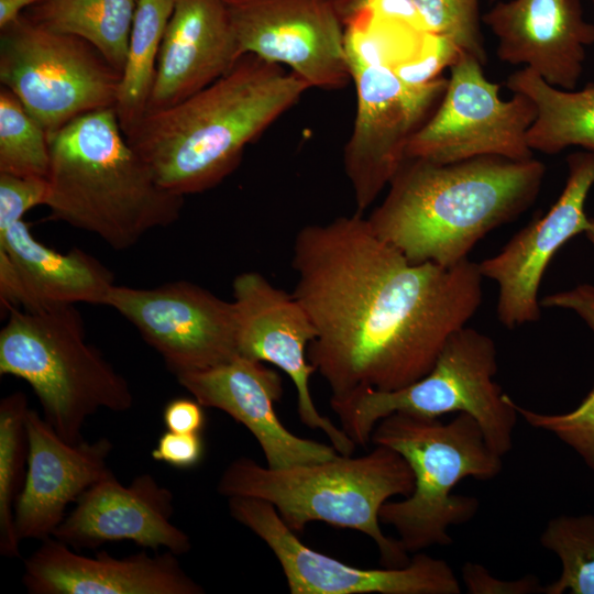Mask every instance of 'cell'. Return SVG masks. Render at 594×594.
Returning <instances> with one entry per match:
<instances>
[{"label": "cell", "instance_id": "cell-36", "mask_svg": "<svg viewBox=\"0 0 594 594\" xmlns=\"http://www.w3.org/2000/svg\"><path fill=\"white\" fill-rule=\"evenodd\" d=\"M204 450L200 433H180L167 430L158 438L151 455L155 461L187 470L200 463Z\"/></svg>", "mask_w": 594, "mask_h": 594}, {"label": "cell", "instance_id": "cell-34", "mask_svg": "<svg viewBox=\"0 0 594 594\" xmlns=\"http://www.w3.org/2000/svg\"><path fill=\"white\" fill-rule=\"evenodd\" d=\"M343 26L366 16L397 19L426 31L414 0H333Z\"/></svg>", "mask_w": 594, "mask_h": 594}, {"label": "cell", "instance_id": "cell-4", "mask_svg": "<svg viewBox=\"0 0 594 594\" xmlns=\"http://www.w3.org/2000/svg\"><path fill=\"white\" fill-rule=\"evenodd\" d=\"M50 219L114 250L173 224L184 197L163 188L128 142L114 108L85 113L48 135Z\"/></svg>", "mask_w": 594, "mask_h": 594}, {"label": "cell", "instance_id": "cell-33", "mask_svg": "<svg viewBox=\"0 0 594 594\" xmlns=\"http://www.w3.org/2000/svg\"><path fill=\"white\" fill-rule=\"evenodd\" d=\"M48 183L45 177L15 176L0 173V230L32 208L46 204Z\"/></svg>", "mask_w": 594, "mask_h": 594}, {"label": "cell", "instance_id": "cell-8", "mask_svg": "<svg viewBox=\"0 0 594 594\" xmlns=\"http://www.w3.org/2000/svg\"><path fill=\"white\" fill-rule=\"evenodd\" d=\"M496 354L488 336L465 326L449 337L433 367L418 381L394 391L362 389L330 399V406L356 446L370 443L376 424L393 413L427 418L466 413L477 420L488 446L504 457L513 448L518 413L494 381Z\"/></svg>", "mask_w": 594, "mask_h": 594}, {"label": "cell", "instance_id": "cell-2", "mask_svg": "<svg viewBox=\"0 0 594 594\" xmlns=\"http://www.w3.org/2000/svg\"><path fill=\"white\" fill-rule=\"evenodd\" d=\"M309 89L283 66L245 54L201 90L146 112L125 136L163 188L199 194L232 174L245 148Z\"/></svg>", "mask_w": 594, "mask_h": 594}, {"label": "cell", "instance_id": "cell-13", "mask_svg": "<svg viewBox=\"0 0 594 594\" xmlns=\"http://www.w3.org/2000/svg\"><path fill=\"white\" fill-rule=\"evenodd\" d=\"M106 306L129 320L176 376L239 355L233 302L191 282L152 288L114 285Z\"/></svg>", "mask_w": 594, "mask_h": 594}, {"label": "cell", "instance_id": "cell-22", "mask_svg": "<svg viewBox=\"0 0 594 594\" xmlns=\"http://www.w3.org/2000/svg\"><path fill=\"white\" fill-rule=\"evenodd\" d=\"M242 56L227 0H174L146 112L201 90Z\"/></svg>", "mask_w": 594, "mask_h": 594}, {"label": "cell", "instance_id": "cell-35", "mask_svg": "<svg viewBox=\"0 0 594 594\" xmlns=\"http://www.w3.org/2000/svg\"><path fill=\"white\" fill-rule=\"evenodd\" d=\"M461 574L471 594H529L544 591V586L534 575L513 581L498 580L479 563H464Z\"/></svg>", "mask_w": 594, "mask_h": 594}, {"label": "cell", "instance_id": "cell-19", "mask_svg": "<svg viewBox=\"0 0 594 594\" xmlns=\"http://www.w3.org/2000/svg\"><path fill=\"white\" fill-rule=\"evenodd\" d=\"M204 407L224 411L257 441L274 469L319 462L338 454L332 447L300 438L278 419L274 404L283 395L280 376L263 362L241 355L217 366L176 376Z\"/></svg>", "mask_w": 594, "mask_h": 594}, {"label": "cell", "instance_id": "cell-30", "mask_svg": "<svg viewBox=\"0 0 594 594\" xmlns=\"http://www.w3.org/2000/svg\"><path fill=\"white\" fill-rule=\"evenodd\" d=\"M426 30L452 40L457 46L487 62L484 38L480 28V0H414Z\"/></svg>", "mask_w": 594, "mask_h": 594}, {"label": "cell", "instance_id": "cell-23", "mask_svg": "<svg viewBox=\"0 0 594 594\" xmlns=\"http://www.w3.org/2000/svg\"><path fill=\"white\" fill-rule=\"evenodd\" d=\"M0 251L18 270L31 299V310L86 302L106 306L113 275L79 249L56 252L37 241L22 220L0 230Z\"/></svg>", "mask_w": 594, "mask_h": 594}, {"label": "cell", "instance_id": "cell-39", "mask_svg": "<svg viewBox=\"0 0 594 594\" xmlns=\"http://www.w3.org/2000/svg\"><path fill=\"white\" fill-rule=\"evenodd\" d=\"M46 0H0V29L22 15L24 11Z\"/></svg>", "mask_w": 594, "mask_h": 594}, {"label": "cell", "instance_id": "cell-6", "mask_svg": "<svg viewBox=\"0 0 594 594\" xmlns=\"http://www.w3.org/2000/svg\"><path fill=\"white\" fill-rule=\"evenodd\" d=\"M371 442L397 451L415 477L405 499L386 502L380 510L381 522L395 528L407 552L450 546L448 528L471 520L479 509L475 497L453 495V488L463 479L491 480L503 470V457L466 413L449 422L393 413L376 424Z\"/></svg>", "mask_w": 594, "mask_h": 594}, {"label": "cell", "instance_id": "cell-12", "mask_svg": "<svg viewBox=\"0 0 594 594\" xmlns=\"http://www.w3.org/2000/svg\"><path fill=\"white\" fill-rule=\"evenodd\" d=\"M232 518L254 532L280 564L292 594H460L452 568L442 559L416 552L400 568L352 566L305 543L262 499L230 497Z\"/></svg>", "mask_w": 594, "mask_h": 594}, {"label": "cell", "instance_id": "cell-16", "mask_svg": "<svg viewBox=\"0 0 594 594\" xmlns=\"http://www.w3.org/2000/svg\"><path fill=\"white\" fill-rule=\"evenodd\" d=\"M566 163L565 186L549 211L516 233L498 254L479 263L482 276L498 285L497 316L508 329L539 319L538 292L548 264L592 224L584 206L594 185V152H575Z\"/></svg>", "mask_w": 594, "mask_h": 594}, {"label": "cell", "instance_id": "cell-27", "mask_svg": "<svg viewBox=\"0 0 594 594\" xmlns=\"http://www.w3.org/2000/svg\"><path fill=\"white\" fill-rule=\"evenodd\" d=\"M29 409L22 392L11 393L0 402V553L7 558L20 557L21 540L15 530L14 507L28 463Z\"/></svg>", "mask_w": 594, "mask_h": 594}, {"label": "cell", "instance_id": "cell-29", "mask_svg": "<svg viewBox=\"0 0 594 594\" xmlns=\"http://www.w3.org/2000/svg\"><path fill=\"white\" fill-rule=\"evenodd\" d=\"M48 133L7 88H0V173L47 177Z\"/></svg>", "mask_w": 594, "mask_h": 594}, {"label": "cell", "instance_id": "cell-1", "mask_svg": "<svg viewBox=\"0 0 594 594\" xmlns=\"http://www.w3.org/2000/svg\"><path fill=\"white\" fill-rule=\"evenodd\" d=\"M292 266L316 329L308 360L330 399L424 377L483 297L479 263H410L356 211L299 229Z\"/></svg>", "mask_w": 594, "mask_h": 594}, {"label": "cell", "instance_id": "cell-32", "mask_svg": "<svg viewBox=\"0 0 594 594\" xmlns=\"http://www.w3.org/2000/svg\"><path fill=\"white\" fill-rule=\"evenodd\" d=\"M463 51L447 36L426 32L419 51L408 61L394 66L395 73L410 85H426L459 58Z\"/></svg>", "mask_w": 594, "mask_h": 594}, {"label": "cell", "instance_id": "cell-40", "mask_svg": "<svg viewBox=\"0 0 594 594\" xmlns=\"http://www.w3.org/2000/svg\"><path fill=\"white\" fill-rule=\"evenodd\" d=\"M594 1V0H593Z\"/></svg>", "mask_w": 594, "mask_h": 594}, {"label": "cell", "instance_id": "cell-24", "mask_svg": "<svg viewBox=\"0 0 594 594\" xmlns=\"http://www.w3.org/2000/svg\"><path fill=\"white\" fill-rule=\"evenodd\" d=\"M506 86L527 96L536 107V119L527 132L532 151L549 155L569 146L594 152V85L580 91L563 90L522 68L508 76Z\"/></svg>", "mask_w": 594, "mask_h": 594}, {"label": "cell", "instance_id": "cell-10", "mask_svg": "<svg viewBox=\"0 0 594 594\" xmlns=\"http://www.w3.org/2000/svg\"><path fill=\"white\" fill-rule=\"evenodd\" d=\"M483 64L462 52L450 66L446 91L424 125L413 135L406 157L453 163L497 155L514 161L532 158L527 132L536 107L525 95L499 98L501 86L490 81Z\"/></svg>", "mask_w": 594, "mask_h": 594}, {"label": "cell", "instance_id": "cell-25", "mask_svg": "<svg viewBox=\"0 0 594 594\" xmlns=\"http://www.w3.org/2000/svg\"><path fill=\"white\" fill-rule=\"evenodd\" d=\"M138 0H46L22 14L54 32L80 37L122 73Z\"/></svg>", "mask_w": 594, "mask_h": 594}, {"label": "cell", "instance_id": "cell-7", "mask_svg": "<svg viewBox=\"0 0 594 594\" xmlns=\"http://www.w3.org/2000/svg\"><path fill=\"white\" fill-rule=\"evenodd\" d=\"M9 312L0 331V375L33 388L44 419L64 440L81 441L86 421L100 409L132 407L128 381L87 341L75 305Z\"/></svg>", "mask_w": 594, "mask_h": 594}, {"label": "cell", "instance_id": "cell-26", "mask_svg": "<svg viewBox=\"0 0 594 594\" xmlns=\"http://www.w3.org/2000/svg\"><path fill=\"white\" fill-rule=\"evenodd\" d=\"M174 0H138L116 112L127 134L146 113Z\"/></svg>", "mask_w": 594, "mask_h": 594}, {"label": "cell", "instance_id": "cell-21", "mask_svg": "<svg viewBox=\"0 0 594 594\" xmlns=\"http://www.w3.org/2000/svg\"><path fill=\"white\" fill-rule=\"evenodd\" d=\"M170 551L114 558L76 553L56 538L43 540L25 561L23 584L31 594H202Z\"/></svg>", "mask_w": 594, "mask_h": 594}, {"label": "cell", "instance_id": "cell-15", "mask_svg": "<svg viewBox=\"0 0 594 594\" xmlns=\"http://www.w3.org/2000/svg\"><path fill=\"white\" fill-rule=\"evenodd\" d=\"M232 294L238 354L271 363L287 374L296 388L301 424L321 430L338 453L352 455L355 442L319 413L311 397L309 378L316 371L307 353L316 329L302 305L255 271L237 275Z\"/></svg>", "mask_w": 594, "mask_h": 594}, {"label": "cell", "instance_id": "cell-14", "mask_svg": "<svg viewBox=\"0 0 594 594\" xmlns=\"http://www.w3.org/2000/svg\"><path fill=\"white\" fill-rule=\"evenodd\" d=\"M242 55L287 66L310 88L351 80L345 32L333 0H227Z\"/></svg>", "mask_w": 594, "mask_h": 594}, {"label": "cell", "instance_id": "cell-20", "mask_svg": "<svg viewBox=\"0 0 594 594\" xmlns=\"http://www.w3.org/2000/svg\"><path fill=\"white\" fill-rule=\"evenodd\" d=\"M483 22L497 37L499 61L525 65L549 85L574 90L594 24L585 21L581 0H510L495 4Z\"/></svg>", "mask_w": 594, "mask_h": 594}, {"label": "cell", "instance_id": "cell-9", "mask_svg": "<svg viewBox=\"0 0 594 594\" xmlns=\"http://www.w3.org/2000/svg\"><path fill=\"white\" fill-rule=\"evenodd\" d=\"M121 73L85 40L23 14L0 29V82L48 135L74 119L114 108Z\"/></svg>", "mask_w": 594, "mask_h": 594}, {"label": "cell", "instance_id": "cell-17", "mask_svg": "<svg viewBox=\"0 0 594 594\" xmlns=\"http://www.w3.org/2000/svg\"><path fill=\"white\" fill-rule=\"evenodd\" d=\"M174 495L150 473L123 485L113 473L87 490L53 537L73 549L129 540L140 547L188 553L190 537L172 522Z\"/></svg>", "mask_w": 594, "mask_h": 594}, {"label": "cell", "instance_id": "cell-31", "mask_svg": "<svg viewBox=\"0 0 594 594\" xmlns=\"http://www.w3.org/2000/svg\"><path fill=\"white\" fill-rule=\"evenodd\" d=\"M575 310L594 332V310L578 306ZM516 410L530 426L553 433L574 449L594 471V386L572 411L542 414L515 403Z\"/></svg>", "mask_w": 594, "mask_h": 594}, {"label": "cell", "instance_id": "cell-11", "mask_svg": "<svg viewBox=\"0 0 594 594\" xmlns=\"http://www.w3.org/2000/svg\"><path fill=\"white\" fill-rule=\"evenodd\" d=\"M348 62L356 90V112L343 151V166L356 212L363 215L406 158L410 139L439 105L448 78L410 85L391 65Z\"/></svg>", "mask_w": 594, "mask_h": 594}, {"label": "cell", "instance_id": "cell-3", "mask_svg": "<svg viewBox=\"0 0 594 594\" xmlns=\"http://www.w3.org/2000/svg\"><path fill=\"white\" fill-rule=\"evenodd\" d=\"M544 174L534 157L486 155L453 163L406 157L366 220L410 263L452 267L534 204Z\"/></svg>", "mask_w": 594, "mask_h": 594}, {"label": "cell", "instance_id": "cell-38", "mask_svg": "<svg viewBox=\"0 0 594 594\" xmlns=\"http://www.w3.org/2000/svg\"><path fill=\"white\" fill-rule=\"evenodd\" d=\"M585 234L594 246V218H592V224ZM540 305L544 307H561L569 309L584 306L594 310V286L581 285L571 290L546 296L541 299Z\"/></svg>", "mask_w": 594, "mask_h": 594}, {"label": "cell", "instance_id": "cell-37", "mask_svg": "<svg viewBox=\"0 0 594 594\" xmlns=\"http://www.w3.org/2000/svg\"><path fill=\"white\" fill-rule=\"evenodd\" d=\"M163 421L169 431L200 433L206 422L204 406L195 398H174L163 409Z\"/></svg>", "mask_w": 594, "mask_h": 594}, {"label": "cell", "instance_id": "cell-18", "mask_svg": "<svg viewBox=\"0 0 594 594\" xmlns=\"http://www.w3.org/2000/svg\"><path fill=\"white\" fill-rule=\"evenodd\" d=\"M26 429L29 455L14 524L20 540L43 541L53 537L70 503L112 473L108 458L113 446L106 437L69 443L31 408Z\"/></svg>", "mask_w": 594, "mask_h": 594}, {"label": "cell", "instance_id": "cell-5", "mask_svg": "<svg viewBox=\"0 0 594 594\" xmlns=\"http://www.w3.org/2000/svg\"><path fill=\"white\" fill-rule=\"evenodd\" d=\"M414 482L405 458L377 444L361 457L338 453L280 469L240 457L222 472L217 492L228 498L251 497L272 504L296 534L312 521L360 531L375 542L384 566L400 568L410 558L398 539L382 531L380 510L389 498L408 496Z\"/></svg>", "mask_w": 594, "mask_h": 594}, {"label": "cell", "instance_id": "cell-28", "mask_svg": "<svg viewBox=\"0 0 594 594\" xmlns=\"http://www.w3.org/2000/svg\"><path fill=\"white\" fill-rule=\"evenodd\" d=\"M543 548L560 559V576L544 586V594H594V516L552 518L540 536Z\"/></svg>", "mask_w": 594, "mask_h": 594}]
</instances>
